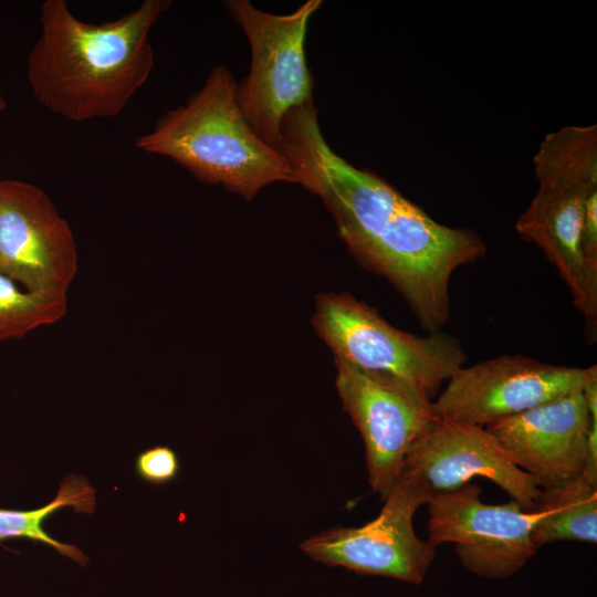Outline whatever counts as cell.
I'll return each instance as SVG.
<instances>
[{"label":"cell","mask_w":597,"mask_h":597,"mask_svg":"<svg viewBox=\"0 0 597 597\" xmlns=\"http://www.w3.org/2000/svg\"><path fill=\"white\" fill-rule=\"evenodd\" d=\"M279 150L294 182L321 198L356 260L392 284L425 331H440L449 317L451 276L486 253L484 240L472 229L437 222L381 177L337 155L313 103L284 116Z\"/></svg>","instance_id":"obj_1"},{"label":"cell","mask_w":597,"mask_h":597,"mask_svg":"<svg viewBox=\"0 0 597 597\" xmlns=\"http://www.w3.org/2000/svg\"><path fill=\"white\" fill-rule=\"evenodd\" d=\"M171 3L145 0L115 20L90 23L64 0H45L27 59L36 102L76 123L118 116L154 70L149 35Z\"/></svg>","instance_id":"obj_2"},{"label":"cell","mask_w":597,"mask_h":597,"mask_svg":"<svg viewBox=\"0 0 597 597\" xmlns=\"http://www.w3.org/2000/svg\"><path fill=\"white\" fill-rule=\"evenodd\" d=\"M237 87L228 67L214 66L185 104L136 137L135 147L168 157L199 181L221 185L247 200L268 185L294 182L287 158L245 119Z\"/></svg>","instance_id":"obj_3"},{"label":"cell","mask_w":597,"mask_h":597,"mask_svg":"<svg viewBox=\"0 0 597 597\" xmlns=\"http://www.w3.org/2000/svg\"><path fill=\"white\" fill-rule=\"evenodd\" d=\"M538 189L515 223L520 237L540 247L567 285L597 341V282L584 266L579 239L585 205L597 190V126H565L547 134L533 158Z\"/></svg>","instance_id":"obj_4"},{"label":"cell","mask_w":597,"mask_h":597,"mask_svg":"<svg viewBox=\"0 0 597 597\" xmlns=\"http://www.w3.org/2000/svg\"><path fill=\"white\" fill-rule=\"evenodd\" d=\"M313 324L334 359L408 383L430 399L467 362L455 336L441 331L425 336L404 332L345 293L320 295Z\"/></svg>","instance_id":"obj_5"},{"label":"cell","mask_w":597,"mask_h":597,"mask_svg":"<svg viewBox=\"0 0 597 597\" xmlns=\"http://www.w3.org/2000/svg\"><path fill=\"white\" fill-rule=\"evenodd\" d=\"M223 4L251 48L250 72L237 87L240 108L254 132L279 149L284 116L294 107L313 103L305 36L322 1L307 0L287 14L261 11L248 0Z\"/></svg>","instance_id":"obj_6"},{"label":"cell","mask_w":597,"mask_h":597,"mask_svg":"<svg viewBox=\"0 0 597 597\" xmlns=\"http://www.w3.org/2000/svg\"><path fill=\"white\" fill-rule=\"evenodd\" d=\"M431 496L421 483L400 474L376 519L359 527L322 531L300 548L329 566L419 585L436 557V546L417 536L412 520Z\"/></svg>","instance_id":"obj_7"},{"label":"cell","mask_w":597,"mask_h":597,"mask_svg":"<svg viewBox=\"0 0 597 597\" xmlns=\"http://www.w3.org/2000/svg\"><path fill=\"white\" fill-rule=\"evenodd\" d=\"M336 389L365 443L368 482L385 500L415 441L437 419L432 399L394 377L335 359Z\"/></svg>","instance_id":"obj_8"},{"label":"cell","mask_w":597,"mask_h":597,"mask_svg":"<svg viewBox=\"0 0 597 597\" xmlns=\"http://www.w3.org/2000/svg\"><path fill=\"white\" fill-rule=\"evenodd\" d=\"M595 380L596 365L568 367L524 355H502L458 369L433 406L439 417L486 427L583 391Z\"/></svg>","instance_id":"obj_9"},{"label":"cell","mask_w":597,"mask_h":597,"mask_svg":"<svg viewBox=\"0 0 597 597\" xmlns=\"http://www.w3.org/2000/svg\"><path fill=\"white\" fill-rule=\"evenodd\" d=\"M427 505L428 541L436 547L453 543L463 566L478 576L510 577L537 551L532 532L541 517L538 509L527 511L514 500L486 504L471 482L433 494Z\"/></svg>","instance_id":"obj_10"},{"label":"cell","mask_w":597,"mask_h":597,"mask_svg":"<svg viewBox=\"0 0 597 597\" xmlns=\"http://www.w3.org/2000/svg\"><path fill=\"white\" fill-rule=\"evenodd\" d=\"M78 270L67 221L38 186L0 179V273L24 289L67 295Z\"/></svg>","instance_id":"obj_11"},{"label":"cell","mask_w":597,"mask_h":597,"mask_svg":"<svg viewBox=\"0 0 597 597\" xmlns=\"http://www.w3.org/2000/svg\"><path fill=\"white\" fill-rule=\"evenodd\" d=\"M400 474L432 495L484 478L527 511L537 509L541 496L536 481L512 462L485 427L439 416L409 449Z\"/></svg>","instance_id":"obj_12"},{"label":"cell","mask_w":597,"mask_h":597,"mask_svg":"<svg viewBox=\"0 0 597 597\" xmlns=\"http://www.w3.org/2000/svg\"><path fill=\"white\" fill-rule=\"evenodd\" d=\"M589 426V410L583 391H578L485 429L542 490L582 478Z\"/></svg>","instance_id":"obj_13"},{"label":"cell","mask_w":597,"mask_h":597,"mask_svg":"<svg viewBox=\"0 0 597 597\" xmlns=\"http://www.w3.org/2000/svg\"><path fill=\"white\" fill-rule=\"evenodd\" d=\"M541 517L532 540L538 549L558 541L597 542V486L582 479L542 489L537 502Z\"/></svg>","instance_id":"obj_14"},{"label":"cell","mask_w":597,"mask_h":597,"mask_svg":"<svg viewBox=\"0 0 597 597\" xmlns=\"http://www.w3.org/2000/svg\"><path fill=\"white\" fill-rule=\"evenodd\" d=\"M67 506L76 513L94 512L95 490L85 476L76 474L65 476L55 498L42 507L28 511L0 509V543L12 538L40 542L84 566L88 558L77 546L54 540L43 528L48 517Z\"/></svg>","instance_id":"obj_15"},{"label":"cell","mask_w":597,"mask_h":597,"mask_svg":"<svg viewBox=\"0 0 597 597\" xmlns=\"http://www.w3.org/2000/svg\"><path fill=\"white\" fill-rule=\"evenodd\" d=\"M67 312V295L20 289L0 273V341L21 338L38 327L62 320Z\"/></svg>","instance_id":"obj_16"},{"label":"cell","mask_w":597,"mask_h":597,"mask_svg":"<svg viewBox=\"0 0 597 597\" xmlns=\"http://www.w3.org/2000/svg\"><path fill=\"white\" fill-rule=\"evenodd\" d=\"M177 453L166 446H156L140 452L135 460L137 475L151 484H165L178 475Z\"/></svg>","instance_id":"obj_17"},{"label":"cell","mask_w":597,"mask_h":597,"mask_svg":"<svg viewBox=\"0 0 597 597\" xmlns=\"http://www.w3.org/2000/svg\"><path fill=\"white\" fill-rule=\"evenodd\" d=\"M579 250L588 276L597 282V190L586 200Z\"/></svg>","instance_id":"obj_18"},{"label":"cell","mask_w":597,"mask_h":597,"mask_svg":"<svg viewBox=\"0 0 597 597\" xmlns=\"http://www.w3.org/2000/svg\"><path fill=\"white\" fill-rule=\"evenodd\" d=\"M6 109V101L3 98L1 87H0V114H2Z\"/></svg>","instance_id":"obj_19"}]
</instances>
